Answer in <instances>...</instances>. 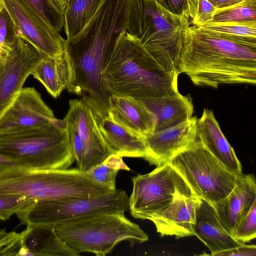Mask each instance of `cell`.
Here are the masks:
<instances>
[{"label":"cell","instance_id":"obj_1","mask_svg":"<svg viewBox=\"0 0 256 256\" xmlns=\"http://www.w3.org/2000/svg\"><path fill=\"white\" fill-rule=\"evenodd\" d=\"M179 74L196 86L256 82V44L234 41L189 26L182 34Z\"/></svg>","mask_w":256,"mask_h":256},{"label":"cell","instance_id":"obj_2","mask_svg":"<svg viewBox=\"0 0 256 256\" xmlns=\"http://www.w3.org/2000/svg\"><path fill=\"white\" fill-rule=\"evenodd\" d=\"M177 79L127 32L120 38L102 73L109 96L136 99L177 92Z\"/></svg>","mask_w":256,"mask_h":256},{"label":"cell","instance_id":"obj_3","mask_svg":"<svg viewBox=\"0 0 256 256\" xmlns=\"http://www.w3.org/2000/svg\"><path fill=\"white\" fill-rule=\"evenodd\" d=\"M0 155L18 166L66 169L75 161L64 120L23 128L0 130Z\"/></svg>","mask_w":256,"mask_h":256},{"label":"cell","instance_id":"obj_4","mask_svg":"<svg viewBox=\"0 0 256 256\" xmlns=\"http://www.w3.org/2000/svg\"><path fill=\"white\" fill-rule=\"evenodd\" d=\"M190 18L173 14L156 0H131L126 32L178 76L182 34Z\"/></svg>","mask_w":256,"mask_h":256},{"label":"cell","instance_id":"obj_5","mask_svg":"<svg viewBox=\"0 0 256 256\" xmlns=\"http://www.w3.org/2000/svg\"><path fill=\"white\" fill-rule=\"evenodd\" d=\"M112 190L78 168L38 170L12 166L0 170V194H19L38 201L95 196Z\"/></svg>","mask_w":256,"mask_h":256},{"label":"cell","instance_id":"obj_6","mask_svg":"<svg viewBox=\"0 0 256 256\" xmlns=\"http://www.w3.org/2000/svg\"><path fill=\"white\" fill-rule=\"evenodd\" d=\"M60 238L74 252L97 256L110 253L120 242L131 246L148 240L136 224L118 212H102L70 220L53 226Z\"/></svg>","mask_w":256,"mask_h":256},{"label":"cell","instance_id":"obj_7","mask_svg":"<svg viewBox=\"0 0 256 256\" xmlns=\"http://www.w3.org/2000/svg\"><path fill=\"white\" fill-rule=\"evenodd\" d=\"M182 176L194 193L211 204L226 197L239 174L216 158L197 137L169 162Z\"/></svg>","mask_w":256,"mask_h":256},{"label":"cell","instance_id":"obj_8","mask_svg":"<svg viewBox=\"0 0 256 256\" xmlns=\"http://www.w3.org/2000/svg\"><path fill=\"white\" fill-rule=\"evenodd\" d=\"M128 209L135 218L150 220L174 200L195 195L186 180L168 162L132 178Z\"/></svg>","mask_w":256,"mask_h":256},{"label":"cell","instance_id":"obj_9","mask_svg":"<svg viewBox=\"0 0 256 256\" xmlns=\"http://www.w3.org/2000/svg\"><path fill=\"white\" fill-rule=\"evenodd\" d=\"M127 192L115 190L104 194L88 197H72L36 201L16 214L22 224L54 226L78 218L102 212L124 214L128 209Z\"/></svg>","mask_w":256,"mask_h":256},{"label":"cell","instance_id":"obj_10","mask_svg":"<svg viewBox=\"0 0 256 256\" xmlns=\"http://www.w3.org/2000/svg\"><path fill=\"white\" fill-rule=\"evenodd\" d=\"M46 56L18 36L0 62V117L22 88L34 67Z\"/></svg>","mask_w":256,"mask_h":256},{"label":"cell","instance_id":"obj_11","mask_svg":"<svg viewBox=\"0 0 256 256\" xmlns=\"http://www.w3.org/2000/svg\"><path fill=\"white\" fill-rule=\"evenodd\" d=\"M18 36L28 41L46 55L54 57L64 52V39L22 0H4Z\"/></svg>","mask_w":256,"mask_h":256},{"label":"cell","instance_id":"obj_12","mask_svg":"<svg viewBox=\"0 0 256 256\" xmlns=\"http://www.w3.org/2000/svg\"><path fill=\"white\" fill-rule=\"evenodd\" d=\"M76 128L84 149L81 170L87 172L112 154L104 142L96 123L92 109L82 100H70L64 118Z\"/></svg>","mask_w":256,"mask_h":256},{"label":"cell","instance_id":"obj_13","mask_svg":"<svg viewBox=\"0 0 256 256\" xmlns=\"http://www.w3.org/2000/svg\"><path fill=\"white\" fill-rule=\"evenodd\" d=\"M196 116L174 126L154 131L144 137L146 154L144 159L160 166L168 162L188 148L196 137Z\"/></svg>","mask_w":256,"mask_h":256},{"label":"cell","instance_id":"obj_14","mask_svg":"<svg viewBox=\"0 0 256 256\" xmlns=\"http://www.w3.org/2000/svg\"><path fill=\"white\" fill-rule=\"evenodd\" d=\"M56 119L52 111L32 87L22 88L0 117V130L38 126Z\"/></svg>","mask_w":256,"mask_h":256},{"label":"cell","instance_id":"obj_15","mask_svg":"<svg viewBox=\"0 0 256 256\" xmlns=\"http://www.w3.org/2000/svg\"><path fill=\"white\" fill-rule=\"evenodd\" d=\"M256 200V178L241 174L236 184L224 198L212 204L220 223L232 236L241 220Z\"/></svg>","mask_w":256,"mask_h":256},{"label":"cell","instance_id":"obj_16","mask_svg":"<svg viewBox=\"0 0 256 256\" xmlns=\"http://www.w3.org/2000/svg\"><path fill=\"white\" fill-rule=\"evenodd\" d=\"M200 202V198L196 195L178 199L149 220L154 222L161 236H174L180 238L194 236V226Z\"/></svg>","mask_w":256,"mask_h":256},{"label":"cell","instance_id":"obj_17","mask_svg":"<svg viewBox=\"0 0 256 256\" xmlns=\"http://www.w3.org/2000/svg\"><path fill=\"white\" fill-rule=\"evenodd\" d=\"M108 116L114 122L144 138L154 131V115L139 100L123 96L108 98Z\"/></svg>","mask_w":256,"mask_h":256},{"label":"cell","instance_id":"obj_18","mask_svg":"<svg viewBox=\"0 0 256 256\" xmlns=\"http://www.w3.org/2000/svg\"><path fill=\"white\" fill-rule=\"evenodd\" d=\"M92 112L100 134L112 154L145 158L146 147L144 137L116 122L108 115Z\"/></svg>","mask_w":256,"mask_h":256},{"label":"cell","instance_id":"obj_19","mask_svg":"<svg viewBox=\"0 0 256 256\" xmlns=\"http://www.w3.org/2000/svg\"><path fill=\"white\" fill-rule=\"evenodd\" d=\"M194 232V236L210 249L212 254L208 255L214 256L244 244L234 239L225 230L212 206L202 198L196 210Z\"/></svg>","mask_w":256,"mask_h":256},{"label":"cell","instance_id":"obj_20","mask_svg":"<svg viewBox=\"0 0 256 256\" xmlns=\"http://www.w3.org/2000/svg\"><path fill=\"white\" fill-rule=\"evenodd\" d=\"M196 136L226 168L236 174H242L240 162L222 132L212 110L204 108L200 118L197 119Z\"/></svg>","mask_w":256,"mask_h":256},{"label":"cell","instance_id":"obj_21","mask_svg":"<svg viewBox=\"0 0 256 256\" xmlns=\"http://www.w3.org/2000/svg\"><path fill=\"white\" fill-rule=\"evenodd\" d=\"M137 100L156 116L154 131L179 124L190 118L192 116L194 106L191 98L181 94L178 91L160 96Z\"/></svg>","mask_w":256,"mask_h":256},{"label":"cell","instance_id":"obj_22","mask_svg":"<svg viewBox=\"0 0 256 256\" xmlns=\"http://www.w3.org/2000/svg\"><path fill=\"white\" fill-rule=\"evenodd\" d=\"M22 232V256H78L56 232L54 228L43 224H28Z\"/></svg>","mask_w":256,"mask_h":256},{"label":"cell","instance_id":"obj_23","mask_svg":"<svg viewBox=\"0 0 256 256\" xmlns=\"http://www.w3.org/2000/svg\"><path fill=\"white\" fill-rule=\"evenodd\" d=\"M31 74L51 96L57 98L66 88L70 80V68L64 52L54 57L46 56L34 67Z\"/></svg>","mask_w":256,"mask_h":256},{"label":"cell","instance_id":"obj_24","mask_svg":"<svg viewBox=\"0 0 256 256\" xmlns=\"http://www.w3.org/2000/svg\"><path fill=\"white\" fill-rule=\"evenodd\" d=\"M102 0H68L64 14V28L69 38L79 32L94 16Z\"/></svg>","mask_w":256,"mask_h":256},{"label":"cell","instance_id":"obj_25","mask_svg":"<svg viewBox=\"0 0 256 256\" xmlns=\"http://www.w3.org/2000/svg\"><path fill=\"white\" fill-rule=\"evenodd\" d=\"M197 27L208 33L224 38L256 44V21L207 23Z\"/></svg>","mask_w":256,"mask_h":256},{"label":"cell","instance_id":"obj_26","mask_svg":"<svg viewBox=\"0 0 256 256\" xmlns=\"http://www.w3.org/2000/svg\"><path fill=\"white\" fill-rule=\"evenodd\" d=\"M252 21H256V0H244L230 6L216 8L212 20L208 23Z\"/></svg>","mask_w":256,"mask_h":256},{"label":"cell","instance_id":"obj_27","mask_svg":"<svg viewBox=\"0 0 256 256\" xmlns=\"http://www.w3.org/2000/svg\"><path fill=\"white\" fill-rule=\"evenodd\" d=\"M59 32L64 28L66 6L60 0H22Z\"/></svg>","mask_w":256,"mask_h":256},{"label":"cell","instance_id":"obj_28","mask_svg":"<svg viewBox=\"0 0 256 256\" xmlns=\"http://www.w3.org/2000/svg\"><path fill=\"white\" fill-rule=\"evenodd\" d=\"M36 202L34 199L19 194H0V220H6L12 214L25 210Z\"/></svg>","mask_w":256,"mask_h":256},{"label":"cell","instance_id":"obj_29","mask_svg":"<svg viewBox=\"0 0 256 256\" xmlns=\"http://www.w3.org/2000/svg\"><path fill=\"white\" fill-rule=\"evenodd\" d=\"M190 23L196 26L210 22L216 8L208 0H187Z\"/></svg>","mask_w":256,"mask_h":256},{"label":"cell","instance_id":"obj_30","mask_svg":"<svg viewBox=\"0 0 256 256\" xmlns=\"http://www.w3.org/2000/svg\"><path fill=\"white\" fill-rule=\"evenodd\" d=\"M18 37L14 24L4 4L0 13V58L10 50Z\"/></svg>","mask_w":256,"mask_h":256},{"label":"cell","instance_id":"obj_31","mask_svg":"<svg viewBox=\"0 0 256 256\" xmlns=\"http://www.w3.org/2000/svg\"><path fill=\"white\" fill-rule=\"evenodd\" d=\"M236 240L244 243L256 236V200L246 215L238 225L232 236Z\"/></svg>","mask_w":256,"mask_h":256},{"label":"cell","instance_id":"obj_32","mask_svg":"<svg viewBox=\"0 0 256 256\" xmlns=\"http://www.w3.org/2000/svg\"><path fill=\"white\" fill-rule=\"evenodd\" d=\"M22 250V232L0 230V256H20Z\"/></svg>","mask_w":256,"mask_h":256},{"label":"cell","instance_id":"obj_33","mask_svg":"<svg viewBox=\"0 0 256 256\" xmlns=\"http://www.w3.org/2000/svg\"><path fill=\"white\" fill-rule=\"evenodd\" d=\"M118 170L104 162L86 172L96 181L114 190H116V178Z\"/></svg>","mask_w":256,"mask_h":256},{"label":"cell","instance_id":"obj_34","mask_svg":"<svg viewBox=\"0 0 256 256\" xmlns=\"http://www.w3.org/2000/svg\"><path fill=\"white\" fill-rule=\"evenodd\" d=\"M164 8L176 15L188 16L187 0H156Z\"/></svg>","mask_w":256,"mask_h":256},{"label":"cell","instance_id":"obj_35","mask_svg":"<svg viewBox=\"0 0 256 256\" xmlns=\"http://www.w3.org/2000/svg\"><path fill=\"white\" fill-rule=\"evenodd\" d=\"M214 256H256V246L254 244L242 245L226 250L214 254Z\"/></svg>","mask_w":256,"mask_h":256},{"label":"cell","instance_id":"obj_36","mask_svg":"<svg viewBox=\"0 0 256 256\" xmlns=\"http://www.w3.org/2000/svg\"><path fill=\"white\" fill-rule=\"evenodd\" d=\"M104 162L118 170H130V168L123 162L122 158L114 154L110 156Z\"/></svg>","mask_w":256,"mask_h":256},{"label":"cell","instance_id":"obj_37","mask_svg":"<svg viewBox=\"0 0 256 256\" xmlns=\"http://www.w3.org/2000/svg\"><path fill=\"white\" fill-rule=\"evenodd\" d=\"M216 8H221L230 6L244 0H208Z\"/></svg>","mask_w":256,"mask_h":256},{"label":"cell","instance_id":"obj_38","mask_svg":"<svg viewBox=\"0 0 256 256\" xmlns=\"http://www.w3.org/2000/svg\"><path fill=\"white\" fill-rule=\"evenodd\" d=\"M12 166H18L14 162L0 155V170Z\"/></svg>","mask_w":256,"mask_h":256},{"label":"cell","instance_id":"obj_39","mask_svg":"<svg viewBox=\"0 0 256 256\" xmlns=\"http://www.w3.org/2000/svg\"><path fill=\"white\" fill-rule=\"evenodd\" d=\"M4 6V0H0V12Z\"/></svg>","mask_w":256,"mask_h":256},{"label":"cell","instance_id":"obj_40","mask_svg":"<svg viewBox=\"0 0 256 256\" xmlns=\"http://www.w3.org/2000/svg\"><path fill=\"white\" fill-rule=\"evenodd\" d=\"M60 0L66 6L68 0Z\"/></svg>","mask_w":256,"mask_h":256},{"label":"cell","instance_id":"obj_41","mask_svg":"<svg viewBox=\"0 0 256 256\" xmlns=\"http://www.w3.org/2000/svg\"></svg>","mask_w":256,"mask_h":256}]
</instances>
